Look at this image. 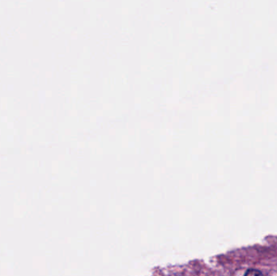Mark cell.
I'll return each mask as SVG.
<instances>
[{"mask_svg":"<svg viewBox=\"0 0 277 276\" xmlns=\"http://www.w3.org/2000/svg\"><path fill=\"white\" fill-rule=\"evenodd\" d=\"M244 276H263V274L260 270L256 269H248Z\"/></svg>","mask_w":277,"mask_h":276,"instance_id":"cell-1","label":"cell"}]
</instances>
